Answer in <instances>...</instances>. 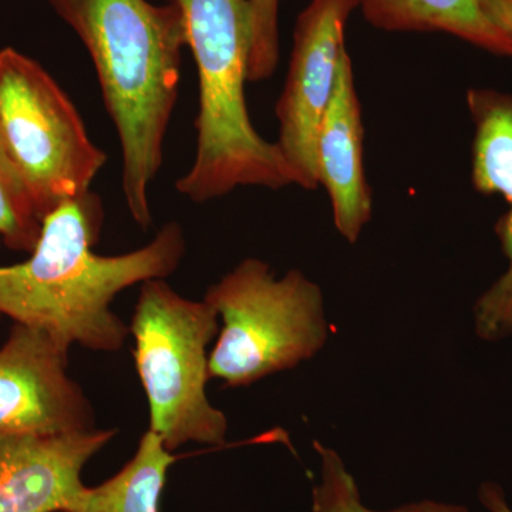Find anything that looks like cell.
Returning a JSON list of instances; mask_svg holds the SVG:
<instances>
[{
  "mask_svg": "<svg viewBox=\"0 0 512 512\" xmlns=\"http://www.w3.org/2000/svg\"><path fill=\"white\" fill-rule=\"evenodd\" d=\"M103 204L92 191L63 202L43 220L30 258L0 265V316L46 332L60 349L117 352L130 335L111 303L124 289L173 275L185 255L183 228L164 225L146 247L123 255L93 252Z\"/></svg>",
  "mask_w": 512,
  "mask_h": 512,
  "instance_id": "1",
  "label": "cell"
},
{
  "mask_svg": "<svg viewBox=\"0 0 512 512\" xmlns=\"http://www.w3.org/2000/svg\"><path fill=\"white\" fill-rule=\"evenodd\" d=\"M92 57L101 94L120 138L121 187L141 228L153 222L150 187L164 160L177 103L183 15L148 0H46Z\"/></svg>",
  "mask_w": 512,
  "mask_h": 512,
  "instance_id": "2",
  "label": "cell"
},
{
  "mask_svg": "<svg viewBox=\"0 0 512 512\" xmlns=\"http://www.w3.org/2000/svg\"><path fill=\"white\" fill-rule=\"evenodd\" d=\"M183 15L187 47L198 70L200 111L197 154L175 188L195 204L239 187L269 190L292 185L276 143L266 141L249 119L245 83L252 50L248 0H167Z\"/></svg>",
  "mask_w": 512,
  "mask_h": 512,
  "instance_id": "3",
  "label": "cell"
},
{
  "mask_svg": "<svg viewBox=\"0 0 512 512\" xmlns=\"http://www.w3.org/2000/svg\"><path fill=\"white\" fill-rule=\"evenodd\" d=\"M207 302L191 301L164 279L141 284L131 320L134 360L150 404V427L165 448L222 444L228 420L208 400L207 348L220 323Z\"/></svg>",
  "mask_w": 512,
  "mask_h": 512,
  "instance_id": "4",
  "label": "cell"
},
{
  "mask_svg": "<svg viewBox=\"0 0 512 512\" xmlns=\"http://www.w3.org/2000/svg\"><path fill=\"white\" fill-rule=\"evenodd\" d=\"M204 301L224 323L208 373L228 387L298 366L328 336L319 286L295 269L278 279L261 259L242 261L208 289Z\"/></svg>",
  "mask_w": 512,
  "mask_h": 512,
  "instance_id": "5",
  "label": "cell"
},
{
  "mask_svg": "<svg viewBox=\"0 0 512 512\" xmlns=\"http://www.w3.org/2000/svg\"><path fill=\"white\" fill-rule=\"evenodd\" d=\"M0 146L45 220L90 192L107 156L59 83L15 47L0 50Z\"/></svg>",
  "mask_w": 512,
  "mask_h": 512,
  "instance_id": "6",
  "label": "cell"
},
{
  "mask_svg": "<svg viewBox=\"0 0 512 512\" xmlns=\"http://www.w3.org/2000/svg\"><path fill=\"white\" fill-rule=\"evenodd\" d=\"M357 9L359 0H311L293 28L288 76L275 109L279 121L275 143L293 184L303 190L319 187L316 138L346 50V26Z\"/></svg>",
  "mask_w": 512,
  "mask_h": 512,
  "instance_id": "7",
  "label": "cell"
},
{
  "mask_svg": "<svg viewBox=\"0 0 512 512\" xmlns=\"http://www.w3.org/2000/svg\"><path fill=\"white\" fill-rule=\"evenodd\" d=\"M69 353L43 330L15 323L0 348V436L94 429L92 404L67 373Z\"/></svg>",
  "mask_w": 512,
  "mask_h": 512,
  "instance_id": "8",
  "label": "cell"
},
{
  "mask_svg": "<svg viewBox=\"0 0 512 512\" xmlns=\"http://www.w3.org/2000/svg\"><path fill=\"white\" fill-rule=\"evenodd\" d=\"M116 430L0 436V512H62L82 493V471Z\"/></svg>",
  "mask_w": 512,
  "mask_h": 512,
  "instance_id": "9",
  "label": "cell"
},
{
  "mask_svg": "<svg viewBox=\"0 0 512 512\" xmlns=\"http://www.w3.org/2000/svg\"><path fill=\"white\" fill-rule=\"evenodd\" d=\"M467 107L474 121V188L481 194H500L510 210L495 231L508 259L507 272L478 299L474 315L478 336L503 339L512 333V94L470 89Z\"/></svg>",
  "mask_w": 512,
  "mask_h": 512,
  "instance_id": "10",
  "label": "cell"
},
{
  "mask_svg": "<svg viewBox=\"0 0 512 512\" xmlns=\"http://www.w3.org/2000/svg\"><path fill=\"white\" fill-rule=\"evenodd\" d=\"M365 128L348 49L340 57L335 90L316 138L318 183L328 192L333 222L355 244L372 220V190L363 161Z\"/></svg>",
  "mask_w": 512,
  "mask_h": 512,
  "instance_id": "11",
  "label": "cell"
},
{
  "mask_svg": "<svg viewBox=\"0 0 512 512\" xmlns=\"http://www.w3.org/2000/svg\"><path fill=\"white\" fill-rule=\"evenodd\" d=\"M363 18L389 33H446L497 56L512 57V37L483 0H359Z\"/></svg>",
  "mask_w": 512,
  "mask_h": 512,
  "instance_id": "12",
  "label": "cell"
},
{
  "mask_svg": "<svg viewBox=\"0 0 512 512\" xmlns=\"http://www.w3.org/2000/svg\"><path fill=\"white\" fill-rule=\"evenodd\" d=\"M177 457L148 429L134 457L116 476L97 487H84L72 507L62 512H160L168 468Z\"/></svg>",
  "mask_w": 512,
  "mask_h": 512,
  "instance_id": "13",
  "label": "cell"
},
{
  "mask_svg": "<svg viewBox=\"0 0 512 512\" xmlns=\"http://www.w3.org/2000/svg\"><path fill=\"white\" fill-rule=\"evenodd\" d=\"M42 225L28 188L0 146V239L10 251L30 254Z\"/></svg>",
  "mask_w": 512,
  "mask_h": 512,
  "instance_id": "14",
  "label": "cell"
},
{
  "mask_svg": "<svg viewBox=\"0 0 512 512\" xmlns=\"http://www.w3.org/2000/svg\"><path fill=\"white\" fill-rule=\"evenodd\" d=\"M316 451L322 458V483L313 490L311 512H379L366 508L360 501L355 478L346 470L342 458L332 448L315 443ZM387 512H468L457 505L423 503L404 505L402 508Z\"/></svg>",
  "mask_w": 512,
  "mask_h": 512,
  "instance_id": "15",
  "label": "cell"
},
{
  "mask_svg": "<svg viewBox=\"0 0 512 512\" xmlns=\"http://www.w3.org/2000/svg\"><path fill=\"white\" fill-rule=\"evenodd\" d=\"M252 15V50L248 82L271 79L279 63V0H248Z\"/></svg>",
  "mask_w": 512,
  "mask_h": 512,
  "instance_id": "16",
  "label": "cell"
},
{
  "mask_svg": "<svg viewBox=\"0 0 512 512\" xmlns=\"http://www.w3.org/2000/svg\"><path fill=\"white\" fill-rule=\"evenodd\" d=\"M483 6L495 25L512 37V0H483Z\"/></svg>",
  "mask_w": 512,
  "mask_h": 512,
  "instance_id": "17",
  "label": "cell"
},
{
  "mask_svg": "<svg viewBox=\"0 0 512 512\" xmlns=\"http://www.w3.org/2000/svg\"><path fill=\"white\" fill-rule=\"evenodd\" d=\"M480 498L491 512H512L505 503L503 491L498 485L484 484L481 487Z\"/></svg>",
  "mask_w": 512,
  "mask_h": 512,
  "instance_id": "18",
  "label": "cell"
}]
</instances>
